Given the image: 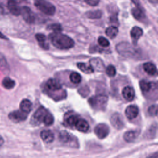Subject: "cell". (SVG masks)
Returning a JSON list of instances; mask_svg holds the SVG:
<instances>
[{
  "label": "cell",
  "instance_id": "6da1fadb",
  "mask_svg": "<svg viewBox=\"0 0 158 158\" xmlns=\"http://www.w3.org/2000/svg\"><path fill=\"white\" fill-rule=\"evenodd\" d=\"M49 38L51 43L60 49H69L75 44L71 38L61 33H52L49 35Z\"/></svg>",
  "mask_w": 158,
  "mask_h": 158
},
{
  "label": "cell",
  "instance_id": "7a4b0ae2",
  "mask_svg": "<svg viewBox=\"0 0 158 158\" xmlns=\"http://www.w3.org/2000/svg\"><path fill=\"white\" fill-rule=\"evenodd\" d=\"M64 123L71 128H75L81 132H87L89 129V125L88 122L74 114H68L65 118Z\"/></svg>",
  "mask_w": 158,
  "mask_h": 158
},
{
  "label": "cell",
  "instance_id": "3957f363",
  "mask_svg": "<svg viewBox=\"0 0 158 158\" xmlns=\"http://www.w3.org/2000/svg\"><path fill=\"white\" fill-rule=\"evenodd\" d=\"M141 90L144 96L149 99H158V81H149L142 80L139 82Z\"/></svg>",
  "mask_w": 158,
  "mask_h": 158
},
{
  "label": "cell",
  "instance_id": "277c9868",
  "mask_svg": "<svg viewBox=\"0 0 158 158\" xmlns=\"http://www.w3.org/2000/svg\"><path fill=\"white\" fill-rule=\"evenodd\" d=\"M32 118L35 123H43L46 126L51 125L54 120L53 115L43 106H40L35 111Z\"/></svg>",
  "mask_w": 158,
  "mask_h": 158
},
{
  "label": "cell",
  "instance_id": "5b68a950",
  "mask_svg": "<svg viewBox=\"0 0 158 158\" xmlns=\"http://www.w3.org/2000/svg\"><path fill=\"white\" fill-rule=\"evenodd\" d=\"M115 49L118 54L125 57L136 59L139 56L140 51L128 42L123 41L118 43Z\"/></svg>",
  "mask_w": 158,
  "mask_h": 158
},
{
  "label": "cell",
  "instance_id": "8992f818",
  "mask_svg": "<svg viewBox=\"0 0 158 158\" xmlns=\"http://www.w3.org/2000/svg\"><path fill=\"white\" fill-rule=\"evenodd\" d=\"M108 101V98L104 94H97L89 98L88 103L91 107L97 110H104Z\"/></svg>",
  "mask_w": 158,
  "mask_h": 158
},
{
  "label": "cell",
  "instance_id": "52a82bcc",
  "mask_svg": "<svg viewBox=\"0 0 158 158\" xmlns=\"http://www.w3.org/2000/svg\"><path fill=\"white\" fill-rule=\"evenodd\" d=\"M36 7L47 15H53L56 12L55 6L47 0H35Z\"/></svg>",
  "mask_w": 158,
  "mask_h": 158
},
{
  "label": "cell",
  "instance_id": "ba28073f",
  "mask_svg": "<svg viewBox=\"0 0 158 158\" xmlns=\"http://www.w3.org/2000/svg\"><path fill=\"white\" fill-rule=\"evenodd\" d=\"M59 139L62 143L67 146L73 148H78L79 146L77 138L67 131H61L59 134Z\"/></svg>",
  "mask_w": 158,
  "mask_h": 158
},
{
  "label": "cell",
  "instance_id": "9c48e42d",
  "mask_svg": "<svg viewBox=\"0 0 158 158\" xmlns=\"http://www.w3.org/2000/svg\"><path fill=\"white\" fill-rule=\"evenodd\" d=\"M20 15L23 19L28 23H33L35 21V15L31 9L27 6H22L20 9Z\"/></svg>",
  "mask_w": 158,
  "mask_h": 158
},
{
  "label": "cell",
  "instance_id": "30bf717a",
  "mask_svg": "<svg viewBox=\"0 0 158 158\" xmlns=\"http://www.w3.org/2000/svg\"><path fill=\"white\" fill-rule=\"evenodd\" d=\"M134 4L136 5V7L131 9V14L134 18L139 21H144L146 19V15L144 10L141 7L138 0H132Z\"/></svg>",
  "mask_w": 158,
  "mask_h": 158
},
{
  "label": "cell",
  "instance_id": "8fae6325",
  "mask_svg": "<svg viewBox=\"0 0 158 158\" xmlns=\"http://www.w3.org/2000/svg\"><path fill=\"white\" fill-rule=\"evenodd\" d=\"M94 131L98 138L104 139L109 133V127L105 123H99L95 127Z\"/></svg>",
  "mask_w": 158,
  "mask_h": 158
},
{
  "label": "cell",
  "instance_id": "7c38bea8",
  "mask_svg": "<svg viewBox=\"0 0 158 158\" xmlns=\"http://www.w3.org/2000/svg\"><path fill=\"white\" fill-rule=\"evenodd\" d=\"M28 114L22 111L21 110H14L9 114V118L10 120L14 122H20L24 121L27 119Z\"/></svg>",
  "mask_w": 158,
  "mask_h": 158
},
{
  "label": "cell",
  "instance_id": "4fadbf2b",
  "mask_svg": "<svg viewBox=\"0 0 158 158\" xmlns=\"http://www.w3.org/2000/svg\"><path fill=\"white\" fill-rule=\"evenodd\" d=\"M46 87L49 91L56 92L62 89V85L59 80L55 78L49 79L46 83Z\"/></svg>",
  "mask_w": 158,
  "mask_h": 158
},
{
  "label": "cell",
  "instance_id": "5bb4252c",
  "mask_svg": "<svg viewBox=\"0 0 158 158\" xmlns=\"http://www.w3.org/2000/svg\"><path fill=\"white\" fill-rule=\"evenodd\" d=\"M110 122L113 127L118 130L122 129L124 126L123 118L122 116L118 113H115L112 115L110 118Z\"/></svg>",
  "mask_w": 158,
  "mask_h": 158
},
{
  "label": "cell",
  "instance_id": "9a60e30c",
  "mask_svg": "<svg viewBox=\"0 0 158 158\" xmlns=\"http://www.w3.org/2000/svg\"><path fill=\"white\" fill-rule=\"evenodd\" d=\"M7 8L10 12L15 16H18L20 14V9L19 4L15 0H9L7 2Z\"/></svg>",
  "mask_w": 158,
  "mask_h": 158
},
{
  "label": "cell",
  "instance_id": "2e32d148",
  "mask_svg": "<svg viewBox=\"0 0 158 158\" xmlns=\"http://www.w3.org/2000/svg\"><path fill=\"white\" fill-rule=\"evenodd\" d=\"M125 113L126 117L128 119L133 120L136 118V117L138 116L139 113V109L138 107L135 105H130L126 108Z\"/></svg>",
  "mask_w": 158,
  "mask_h": 158
},
{
  "label": "cell",
  "instance_id": "e0dca14e",
  "mask_svg": "<svg viewBox=\"0 0 158 158\" xmlns=\"http://www.w3.org/2000/svg\"><path fill=\"white\" fill-rule=\"evenodd\" d=\"M89 65L93 69L98 72H102L104 69V64L103 61L98 57L92 58L89 60Z\"/></svg>",
  "mask_w": 158,
  "mask_h": 158
},
{
  "label": "cell",
  "instance_id": "ac0fdd59",
  "mask_svg": "<svg viewBox=\"0 0 158 158\" xmlns=\"http://www.w3.org/2000/svg\"><path fill=\"white\" fill-rule=\"evenodd\" d=\"M122 94L124 99L128 101H131L135 98V93L134 89L131 86H125L122 91Z\"/></svg>",
  "mask_w": 158,
  "mask_h": 158
},
{
  "label": "cell",
  "instance_id": "d6986e66",
  "mask_svg": "<svg viewBox=\"0 0 158 158\" xmlns=\"http://www.w3.org/2000/svg\"><path fill=\"white\" fill-rule=\"evenodd\" d=\"M41 139L46 143H51L54 139V133L49 130H44L40 133Z\"/></svg>",
  "mask_w": 158,
  "mask_h": 158
},
{
  "label": "cell",
  "instance_id": "ffe728a7",
  "mask_svg": "<svg viewBox=\"0 0 158 158\" xmlns=\"http://www.w3.org/2000/svg\"><path fill=\"white\" fill-rule=\"evenodd\" d=\"M143 31L140 27L136 26L132 28V29L130 31V35L134 44H136L138 40L143 35Z\"/></svg>",
  "mask_w": 158,
  "mask_h": 158
},
{
  "label": "cell",
  "instance_id": "44dd1931",
  "mask_svg": "<svg viewBox=\"0 0 158 158\" xmlns=\"http://www.w3.org/2000/svg\"><path fill=\"white\" fill-rule=\"evenodd\" d=\"M139 130H130L125 132L123 135V139L128 143L134 141L139 134Z\"/></svg>",
  "mask_w": 158,
  "mask_h": 158
},
{
  "label": "cell",
  "instance_id": "7402d4cb",
  "mask_svg": "<svg viewBox=\"0 0 158 158\" xmlns=\"http://www.w3.org/2000/svg\"><path fill=\"white\" fill-rule=\"evenodd\" d=\"M36 39L38 43L39 46L44 49H49V43L47 41L46 37L42 33H37L35 35Z\"/></svg>",
  "mask_w": 158,
  "mask_h": 158
},
{
  "label": "cell",
  "instance_id": "603a6c76",
  "mask_svg": "<svg viewBox=\"0 0 158 158\" xmlns=\"http://www.w3.org/2000/svg\"><path fill=\"white\" fill-rule=\"evenodd\" d=\"M144 70L149 75H156L157 74V70L156 65L151 62H146L143 65Z\"/></svg>",
  "mask_w": 158,
  "mask_h": 158
},
{
  "label": "cell",
  "instance_id": "cb8c5ba5",
  "mask_svg": "<svg viewBox=\"0 0 158 158\" xmlns=\"http://www.w3.org/2000/svg\"><path fill=\"white\" fill-rule=\"evenodd\" d=\"M20 109L22 111L28 114L32 109L31 102L27 99H23L20 104Z\"/></svg>",
  "mask_w": 158,
  "mask_h": 158
},
{
  "label": "cell",
  "instance_id": "d4e9b609",
  "mask_svg": "<svg viewBox=\"0 0 158 158\" xmlns=\"http://www.w3.org/2000/svg\"><path fill=\"white\" fill-rule=\"evenodd\" d=\"M0 70L4 73H8L9 67L4 56L0 52Z\"/></svg>",
  "mask_w": 158,
  "mask_h": 158
},
{
  "label": "cell",
  "instance_id": "484cf974",
  "mask_svg": "<svg viewBox=\"0 0 158 158\" xmlns=\"http://www.w3.org/2000/svg\"><path fill=\"white\" fill-rule=\"evenodd\" d=\"M77 67L81 71H82L85 73L89 74L94 72V69H93V67L90 65H88L86 63L79 62L77 64Z\"/></svg>",
  "mask_w": 158,
  "mask_h": 158
},
{
  "label": "cell",
  "instance_id": "4316f807",
  "mask_svg": "<svg viewBox=\"0 0 158 158\" xmlns=\"http://www.w3.org/2000/svg\"><path fill=\"white\" fill-rule=\"evenodd\" d=\"M2 85L4 88L7 89L13 88L15 85V82L14 80L9 77H5L2 81Z\"/></svg>",
  "mask_w": 158,
  "mask_h": 158
},
{
  "label": "cell",
  "instance_id": "83f0119b",
  "mask_svg": "<svg viewBox=\"0 0 158 158\" xmlns=\"http://www.w3.org/2000/svg\"><path fill=\"white\" fill-rule=\"evenodd\" d=\"M118 33V30L117 27H115V26L109 27L106 30V34L110 38H115L117 35Z\"/></svg>",
  "mask_w": 158,
  "mask_h": 158
},
{
  "label": "cell",
  "instance_id": "f1b7e54d",
  "mask_svg": "<svg viewBox=\"0 0 158 158\" xmlns=\"http://www.w3.org/2000/svg\"><path fill=\"white\" fill-rule=\"evenodd\" d=\"M70 80L72 83L74 84H78L81 81V75L75 72H73L70 75Z\"/></svg>",
  "mask_w": 158,
  "mask_h": 158
},
{
  "label": "cell",
  "instance_id": "f546056e",
  "mask_svg": "<svg viewBox=\"0 0 158 158\" xmlns=\"http://www.w3.org/2000/svg\"><path fill=\"white\" fill-rule=\"evenodd\" d=\"M86 15L92 19H99L101 17L102 15V12L99 10H91V11H88L86 13Z\"/></svg>",
  "mask_w": 158,
  "mask_h": 158
},
{
  "label": "cell",
  "instance_id": "4dcf8cb0",
  "mask_svg": "<svg viewBox=\"0 0 158 158\" xmlns=\"http://www.w3.org/2000/svg\"><path fill=\"white\" fill-rule=\"evenodd\" d=\"M106 72L109 77H114L116 74V69L114 65H109L106 67Z\"/></svg>",
  "mask_w": 158,
  "mask_h": 158
},
{
  "label": "cell",
  "instance_id": "1f68e13d",
  "mask_svg": "<svg viewBox=\"0 0 158 158\" xmlns=\"http://www.w3.org/2000/svg\"><path fill=\"white\" fill-rule=\"evenodd\" d=\"M148 113L151 116L158 117V106L152 105L148 109Z\"/></svg>",
  "mask_w": 158,
  "mask_h": 158
},
{
  "label": "cell",
  "instance_id": "d6a6232c",
  "mask_svg": "<svg viewBox=\"0 0 158 158\" xmlns=\"http://www.w3.org/2000/svg\"><path fill=\"white\" fill-rule=\"evenodd\" d=\"M48 28L52 30L53 33H60L62 31V27L60 24L54 23L48 26Z\"/></svg>",
  "mask_w": 158,
  "mask_h": 158
},
{
  "label": "cell",
  "instance_id": "836d02e7",
  "mask_svg": "<svg viewBox=\"0 0 158 158\" xmlns=\"http://www.w3.org/2000/svg\"><path fill=\"white\" fill-rule=\"evenodd\" d=\"M98 42L99 44L102 47H107L109 46V41L103 36H99L98 39Z\"/></svg>",
  "mask_w": 158,
  "mask_h": 158
},
{
  "label": "cell",
  "instance_id": "e575fe53",
  "mask_svg": "<svg viewBox=\"0 0 158 158\" xmlns=\"http://www.w3.org/2000/svg\"><path fill=\"white\" fill-rule=\"evenodd\" d=\"M84 1L87 4L91 6H96L99 2V0H84Z\"/></svg>",
  "mask_w": 158,
  "mask_h": 158
},
{
  "label": "cell",
  "instance_id": "d590c367",
  "mask_svg": "<svg viewBox=\"0 0 158 158\" xmlns=\"http://www.w3.org/2000/svg\"><path fill=\"white\" fill-rule=\"evenodd\" d=\"M157 128L156 127V126L155 125H152V126H151V127L149 128V131H148V132L147 133V134H146V135L148 136V137H149V138H151L152 136V135H154L152 133V131L153 132H155V131H156V129Z\"/></svg>",
  "mask_w": 158,
  "mask_h": 158
},
{
  "label": "cell",
  "instance_id": "8d00e7d4",
  "mask_svg": "<svg viewBox=\"0 0 158 158\" xmlns=\"http://www.w3.org/2000/svg\"><path fill=\"white\" fill-rule=\"evenodd\" d=\"M147 158H158V152H154L152 154H150L147 157Z\"/></svg>",
  "mask_w": 158,
  "mask_h": 158
},
{
  "label": "cell",
  "instance_id": "74e56055",
  "mask_svg": "<svg viewBox=\"0 0 158 158\" xmlns=\"http://www.w3.org/2000/svg\"><path fill=\"white\" fill-rule=\"evenodd\" d=\"M0 38L3 39V40H8V38L3 33H2L1 31H0Z\"/></svg>",
  "mask_w": 158,
  "mask_h": 158
},
{
  "label": "cell",
  "instance_id": "f35d334b",
  "mask_svg": "<svg viewBox=\"0 0 158 158\" xmlns=\"http://www.w3.org/2000/svg\"><path fill=\"white\" fill-rule=\"evenodd\" d=\"M4 139H3L2 137L0 135V147L2 146V144H4Z\"/></svg>",
  "mask_w": 158,
  "mask_h": 158
},
{
  "label": "cell",
  "instance_id": "ab89813d",
  "mask_svg": "<svg viewBox=\"0 0 158 158\" xmlns=\"http://www.w3.org/2000/svg\"><path fill=\"white\" fill-rule=\"evenodd\" d=\"M150 2H157L158 0H149Z\"/></svg>",
  "mask_w": 158,
  "mask_h": 158
}]
</instances>
